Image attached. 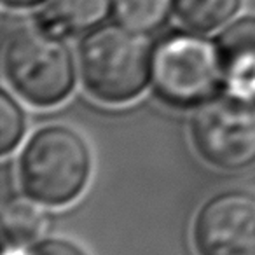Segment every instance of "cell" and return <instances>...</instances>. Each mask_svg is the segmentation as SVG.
Instances as JSON below:
<instances>
[{"label": "cell", "mask_w": 255, "mask_h": 255, "mask_svg": "<svg viewBox=\"0 0 255 255\" xmlns=\"http://www.w3.org/2000/svg\"><path fill=\"white\" fill-rule=\"evenodd\" d=\"M93 157L86 138L65 124L35 133L19 156V182L32 199L49 206L75 201L88 187Z\"/></svg>", "instance_id": "obj_1"}, {"label": "cell", "mask_w": 255, "mask_h": 255, "mask_svg": "<svg viewBox=\"0 0 255 255\" xmlns=\"http://www.w3.org/2000/svg\"><path fill=\"white\" fill-rule=\"evenodd\" d=\"M12 89L35 107L61 103L74 88V60L67 44L49 26H19L4 51Z\"/></svg>", "instance_id": "obj_2"}, {"label": "cell", "mask_w": 255, "mask_h": 255, "mask_svg": "<svg viewBox=\"0 0 255 255\" xmlns=\"http://www.w3.org/2000/svg\"><path fill=\"white\" fill-rule=\"evenodd\" d=\"M81 75L96 100L119 105L135 100L150 75L147 46L123 25H109L91 32L79 49Z\"/></svg>", "instance_id": "obj_3"}, {"label": "cell", "mask_w": 255, "mask_h": 255, "mask_svg": "<svg viewBox=\"0 0 255 255\" xmlns=\"http://www.w3.org/2000/svg\"><path fill=\"white\" fill-rule=\"evenodd\" d=\"M150 77L154 91L164 103L189 109L212 98L226 72L217 44L191 33H173L157 44Z\"/></svg>", "instance_id": "obj_4"}, {"label": "cell", "mask_w": 255, "mask_h": 255, "mask_svg": "<svg viewBox=\"0 0 255 255\" xmlns=\"http://www.w3.org/2000/svg\"><path fill=\"white\" fill-rule=\"evenodd\" d=\"M196 152L219 170L238 171L255 163V100L227 95L199 105L191 123Z\"/></svg>", "instance_id": "obj_5"}, {"label": "cell", "mask_w": 255, "mask_h": 255, "mask_svg": "<svg viewBox=\"0 0 255 255\" xmlns=\"http://www.w3.org/2000/svg\"><path fill=\"white\" fill-rule=\"evenodd\" d=\"M192 243L198 255H255V192L212 196L194 217Z\"/></svg>", "instance_id": "obj_6"}, {"label": "cell", "mask_w": 255, "mask_h": 255, "mask_svg": "<svg viewBox=\"0 0 255 255\" xmlns=\"http://www.w3.org/2000/svg\"><path fill=\"white\" fill-rule=\"evenodd\" d=\"M226 81L238 95L255 93V18L245 16L231 23L217 40Z\"/></svg>", "instance_id": "obj_7"}, {"label": "cell", "mask_w": 255, "mask_h": 255, "mask_svg": "<svg viewBox=\"0 0 255 255\" xmlns=\"http://www.w3.org/2000/svg\"><path fill=\"white\" fill-rule=\"evenodd\" d=\"M110 0H47L44 18L47 26L61 33H81L107 16Z\"/></svg>", "instance_id": "obj_8"}, {"label": "cell", "mask_w": 255, "mask_h": 255, "mask_svg": "<svg viewBox=\"0 0 255 255\" xmlns=\"http://www.w3.org/2000/svg\"><path fill=\"white\" fill-rule=\"evenodd\" d=\"M241 0H173L177 18L194 32L208 33L238 12Z\"/></svg>", "instance_id": "obj_9"}, {"label": "cell", "mask_w": 255, "mask_h": 255, "mask_svg": "<svg viewBox=\"0 0 255 255\" xmlns=\"http://www.w3.org/2000/svg\"><path fill=\"white\" fill-rule=\"evenodd\" d=\"M46 229V217L35 203L14 198L5 203L2 213L4 238L11 245H26L35 241Z\"/></svg>", "instance_id": "obj_10"}, {"label": "cell", "mask_w": 255, "mask_h": 255, "mask_svg": "<svg viewBox=\"0 0 255 255\" xmlns=\"http://www.w3.org/2000/svg\"><path fill=\"white\" fill-rule=\"evenodd\" d=\"M173 0H112L116 19L135 33H149L166 21Z\"/></svg>", "instance_id": "obj_11"}, {"label": "cell", "mask_w": 255, "mask_h": 255, "mask_svg": "<svg viewBox=\"0 0 255 255\" xmlns=\"http://www.w3.org/2000/svg\"><path fill=\"white\" fill-rule=\"evenodd\" d=\"M25 112L7 91L0 95V152L9 154L25 135Z\"/></svg>", "instance_id": "obj_12"}, {"label": "cell", "mask_w": 255, "mask_h": 255, "mask_svg": "<svg viewBox=\"0 0 255 255\" xmlns=\"http://www.w3.org/2000/svg\"><path fill=\"white\" fill-rule=\"evenodd\" d=\"M25 255H88V252L81 245L63 238H49L39 241L28 254Z\"/></svg>", "instance_id": "obj_13"}, {"label": "cell", "mask_w": 255, "mask_h": 255, "mask_svg": "<svg viewBox=\"0 0 255 255\" xmlns=\"http://www.w3.org/2000/svg\"><path fill=\"white\" fill-rule=\"evenodd\" d=\"M7 7H16V9H25V7H32V5H37L42 0H2Z\"/></svg>", "instance_id": "obj_14"}]
</instances>
